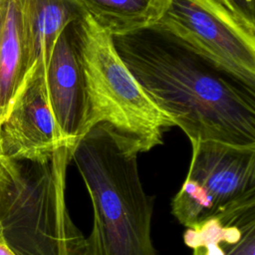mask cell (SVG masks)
Returning a JSON list of instances; mask_svg holds the SVG:
<instances>
[{"label":"cell","mask_w":255,"mask_h":255,"mask_svg":"<svg viewBox=\"0 0 255 255\" xmlns=\"http://www.w3.org/2000/svg\"><path fill=\"white\" fill-rule=\"evenodd\" d=\"M74 146L37 158H9L0 182V238L15 255L86 254V237L66 203Z\"/></svg>","instance_id":"3957f363"},{"label":"cell","mask_w":255,"mask_h":255,"mask_svg":"<svg viewBox=\"0 0 255 255\" xmlns=\"http://www.w3.org/2000/svg\"><path fill=\"white\" fill-rule=\"evenodd\" d=\"M75 29L86 84L87 131L107 124L132 140L140 152L161 144L164 130L175 125L143 91L113 37L87 13L75 22Z\"/></svg>","instance_id":"277c9868"},{"label":"cell","mask_w":255,"mask_h":255,"mask_svg":"<svg viewBox=\"0 0 255 255\" xmlns=\"http://www.w3.org/2000/svg\"><path fill=\"white\" fill-rule=\"evenodd\" d=\"M31 71L22 1L0 0V123Z\"/></svg>","instance_id":"30bf717a"},{"label":"cell","mask_w":255,"mask_h":255,"mask_svg":"<svg viewBox=\"0 0 255 255\" xmlns=\"http://www.w3.org/2000/svg\"><path fill=\"white\" fill-rule=\"evenodd\" d=\"M68 142L51 111L44 70L35 67L0 123V150L11 159L49 155Z\"/></svg>","instance_id":"52a82bcc"},{"label":"cell","mask_w":255,"mask_h":255,"mask_svg":"<svg viewBox=\"0 0 255 255\" xmlns=\"http://www.w3.org/2000/svg\"><path fill=\"white\" fill-rule=\"evenodd\" d=\"M9 163H10V159L7 158L0 150V182L1 180L4 178V176L6 175L8 168H9Z\"/></svg>","instance_id":"5bb4252c"},{"label":"cell","mask_w":255,"mask_h":255,"mask_svg":"<svg viewBox=\"0 0 255 255\" xmlns=\"http://www.w3.org/2000/svg\"><path fill=\"white\" fill-rule=\"evenodd\" d=\"M0 255H15L0 238Z\"/></svg>","instance_id":"9a60e30c"},{"label":"cell","mask_w":255,"mask_h":255,"mask_svg":"<svg viewBox=\"0 0 255 255\" xmlns=\"http://www.w3.org/2000/svg\"><path fill=\"white\" fill-rule=\"evenodd\" d=\"M32 70H45L59 35L84 14L77 0H21Z\"/></svg>","instance_id":"8fae6325"},{"label":"cell","mask_w":255,"mask_h":255,"mask_svg":"<svg viewBox=\"0 0 255 255\" xmlns=\"http://www.w3.org/2000/svg\"><path fill=\"white\" fill-rule=\"evenodd\" d=\"M48 102L64 138L76 144L86 133L87 94L75 22L55 42L44 70Z\"/></svg>","instance_id":"ba28073f"},{"label":"cell","mask_w":255,"mask_h":255,"mask_svg":"<svg viewBox=\"0 0 255 255\" xmlns=\"http://www.w3.org/2000/svg\"><path fill=\"white\" fill-rule=\"evenodd\" d=\"M113 41L146 95L191 144L255 145V89L156 27Z\"/></svg>","instance_id":"6da1fadb"},{"label":"cell","mask_w":255,"mask_h":255,"mask_svg":"<svg viewBox=\"0 0 255 255\" xmlns=\"http://www.w3.org/2000/svg\"><path fill=\"white\" fill-rule=\"evenodd\" d=\"M191 147L186 178L171 201L179 223L196 225L255 196V145L204 140Z\"/></svg>","instance_id":"5b68a950"},{"label":"cell","mask_w":255,"mask_h":255,"mask_svg":"<svg viewBox=\"0 0 255 255\" xmlns=\"http://www.w3.org/2000/svg\"><path fill=\"white\" fill-rule=\"evenodd\" d=\"M247 29L255 32V0H217Z\"/></svg>","instance_id":"4fadbf2b"},{"label":"cell","mask_w":255,"mask_h":255,"mask_svg":"<svg viewBox=\"0 0 255 255\" xmlns=\"http://www.w3.org/2000/svg\"><path fill=\"white\" fill-rule=\"evenodd\" d=\"M185 228L192 255H255V196Z\"/></svg>","instance_id":"9c48e42d"},{"label":"cell","mask_w":255,"mask_h":255,"mask_svg":"<svg viewBox=\"0 0 255 255\" xmlns=\"http://www.w3.org/2000/svg\"><path fill=\"white\" fill-rule=\"evenodd\" d=\"M138 146L107 124L75 144V162L93 204L85 255H157L151 240L153 198L140 182Z\"/></svg>","instance_id":"7a4b0ae2"},{"label":"cell","mask_w":255,"mask_h":255,"mask_svg":"<svg viewBox=\"0 0 255 255\" xmlns=\"http://www.w3.org/2000/svg\"><path fill=\"white\" fill-rule=\"evenodd\" d=\"M98 26L113 36L153 27L169 0H77Z\"/></svg>","instance_id":"7c38bea8"},{"label":"cell","mask_w":255,"mask_h":255,"mask_svg":"<svg viewBox=\"0 0 255 255\" xmlns=\"http://www.w3.org/2000/svg\"><path fill=\"white\" fill-rule=\"evenodd\" d=\"M153 27L255 89V32L217 0H169Z\"/></svg>","instance_id":"8992f818"}]
</instances>
